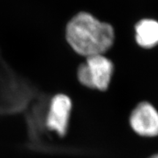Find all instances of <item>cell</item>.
<instances>
[{
	"label": "cell",
	"instance_id": "obj_1",
	"mask_svg": "<svg viewBox=\"0 0 158 158\" xmlns=\"http://www.w3.org/2000/svg\"><path fill=\"white\" fill-rule=\"evenodd\" d=\"M65 38L76 54L86 57L105 54L115 40L113 26L91 13L81 11L74 15L65 28Z\"/></svg>",
	"mask_w": 158,
	"mask_h": 158
},
{
	"label": "cell",
	"instance_id": "obj_2",
	"mask_svg": "<svg viewBox=\"0 0 158 158\" xmlns=\"http://www.w3.org/2000/svg\"><path fill=\"white\" fill-rule=\"evenodd\" d=\"M114 65L105 54L86 57L77 68V79L82 86L98 91H106L114 75Z\"/></svg>",
	"mask_w": 158,
	"mask_h": 158
},
{
	"label": "cell",
	"instance_id": "obj_3",
	"mask_svg": "<svg viewBox=\"0 0 158 158\" xmlns=\"http://www.w3.org/2000/svg\"><path fill=\"white\" fill-rule=\"evenodd\" d=\"M72 106V100L68 95L62 93L55 94L49 101L45 112L46 127L61 137L66 135Z\"/></svg>",
	"mask_w": 158,
	"mask_h": 158
},
{
	"label": "cell",
	"instance_id": "obj_4",
	"mask_svg": "<svg viewBox=\"0 0 158 158\" xmlns=\"http://www.w3.org/2000/svg\"><path fill=\"white\" fill-rule=\"evenodd\" d=\"M130 124L136 133L145 137L158 135V111L151 103L141 102L130 116Z\"/></svg>",
	"mask_w": 158,
	"mask_h": 158
},
{
	"label": "cell",
	"instance_id": "obj_5",
	"mask_svg": "<svg viewBox=\"0 0 158 158\" xmlns=\"http://www.w3.org/2000/svg\"><path fill=\"white\" fill-rule=\"evenodd\" d=\"M135 39L137 44L145 49L158 45V21L149 18L141 19L135 25Z\"/></svg>",
	"mask_w": 158,
	"mask_h": 158
},
{
	"label": "cell",
	"instance_id": "obj_6",
	"mask_svg": "<svg viewBox=\"0 0 158 158\" xmlns=\"http://www.w3.org/2000/svg\"><path fill=\"white\" fill-rule=\"evenodd\" d=\"M150 158H158V155H155L152 156V157H151Z\"/></svg>",
	"mask_w": 158,
	"mask_h": 158
}]
</instances>
